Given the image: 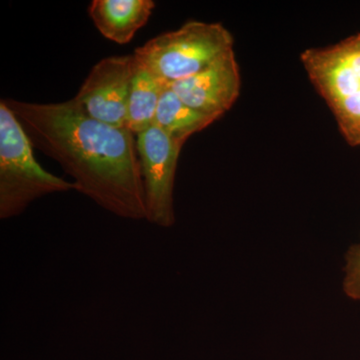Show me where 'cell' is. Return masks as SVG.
<instances>
[{
    "instance_id": "obj_1",
    "label": "cell",
    "mask_w": 360,
    "mask_h": 360,
    "mask_svg": "<svg viewBox=\"0 0 360 360\" xmlns=\"http://www.w3.org/2000/svg\"><path fill=\"white\" fill-rule=\"evenodd\" d=\"M4 101L33 148L63 167L77 193L120 219H146L141 161L129 129L90 117L73 99L59 103Z\"/></svg>"
},
{
    "instance_id": "obj_2",
    "label": "cell",
    "mask_w": 360,
    "mask_h": 360,
    "mask_svg": "<svg viewBox=\"0 0 360 360\" xmlns=\"http://www.w3.org/2000/svg\"><path fill=\"white\" fill-rule=\"evenodd\" d=\"M25 130L4 99L0 101V219L22 214L35 200L75 191L72 181L49 174L33 155Z\"/></svg>"
},
{
    "instance_id": "obj_3",
    "label": "cell",
    "mask_w": 360,
    "mask_h": 360,
    "mask_svg": "<svg viewBox=\"0 0 360 360\" xmlns=\"http://www.w3.org/2000/svg\"><path fill=\"white\" fill-rule=\"evenodd\" d=\"M300 61L343 139L360 148V32L338 44L307 49Z\"/></svg>"
},
{
    "instance_id": "obj_4",
    "label": "cell",
    "mask_w": 360,
    "mask_h": 360,
    "mask_svg": "<svg viewBox=\"0 0 360 360\" xmlns=\"http://www.w3.org/2000/svg\"><path fill=\"white\" fill-rule=\"evenodd\" d=\"M233 37L219 22L191 20L135 49L134 58L165 84L186 79L233 51Z\"/></svg>"
},
{
    "instance_id": "obj_5",
    "label": "cell",
    "mask_w": 360,
    "mask_h": 360,
    "mask_svg": "<svg viewBox=\"0 0 360 360\" xmlns=\"http://www.w3.org/2000/svg\"><path fill=\"white\" fill-rule=\"evenodd\" d=\"M136 143L146 193V220L169 229L175 224V174L184 146L155 125L137 135Z\"/></svg>"
},
{
    "instance_id": "obj_6",
    "label": "cell",
    "mask_w": 360,
    "mask_h": 360,
    "mask_svg": "<svg viewBox=\"0 0 360 360\" xmlns=\"http://www.w3.org/2000/svg\"><path fill=\"white\" fill-rule=\"evenodd\" d=\"M134 63V54L101 59L90 70L73 101L90 117L125 127Z\"/></svg>"
},
{
    "instance_id": "obj_7",
    "label": "cell",
    "mask_w": 360,
    "mask_h": 360,
    "mask_svg": "<svg viewBox=\"0 0 360 360\" xmlns=\"http://www.w3.org/2000/svg\"><path fill=\"white\" fill-rule=\"evenodd\" d=\"M169 86L189 108L219 120L231 110L240 94V70L234 51L200 73L172 82Z\"/></svg>"
},
{
    "instance_id": "obj_8",
    "label": "cell",
    "mask_w": 360,
    "mask_h": 360,
    "mask_svg": "<svg viewBox=\"0 0 360 360\" xmlns=\"http://www.w3.org/2000/svg\"><path fill=\"white\" fill-rule=\"evenodd\" d=\"M155 8L153 0H94L89 14L105 39L123 45L148 22Z\"/></svg>"
},
{
    "instance_id": "obj_9",
    "label": "cell",
    "mask_w": 360,
    "mask_h": 360,
    "mask_svg": "<svg viewBox=\"0 0 360 360\" xmlns=\"http://www.w3.org/2000/svg\"><path fill=\"white\" fill-rule=\"evenodd\" d=\"M125 127L141 134L155 124L156 110L165 84L135 58Z\"/></svg>"
},
{
    "instance_id": "obj_10",
    "label": "cell",
    "mask_w": 360,
    "mask_h": 360,
    "mask_svg": "<svg viewBox=\"0 0 360 360\" xmlns=\"http://www.w3.org/2000/svg\"><path fill=\"white\" fill-rule=\"evenodd\" d=\"M217 120L189 108L167 84L161 94L153 125L172 141L184 146L191 135L205 129Z\"/></svg>"
},
{
    "instance_id": "obj_11",
    "label": "cell",
    "mask_w": 360,
    "mask_h": 360,
    "mask_svg": "<svg viewBox=\"0 0 360 360\" xmlns=\"http://www.w3.org/2000/svg\"><path fill=\"white\" fill-rule=\"evenodd\" d=\"M343 290L348 297L360 300V245H352L345 255Z\"/></svg>"
}]
</instances>
